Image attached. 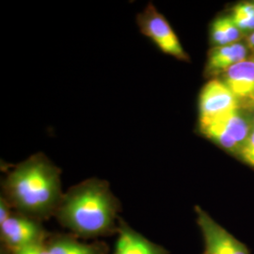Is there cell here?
Returning a JSON list of instances; mask_svg holds the SVG:
<instances>
[{"mask_svg":"<svg viewBox=\"0 0 254 254\" xmlns=\"http://www.w3.org/2000/svg\"><path fill=\"white\" fill-rule=\"evenodd\" d=\"M247 47L238 43L216 46L209 52L205 73L207 75L224 73L232 66L247 60Z\"/></svg>","mask_w":254,"mask_h":254,"instance_id":"9c48e42d","label":"cell"},{"mask_svg":"<svg viewBox=\"0 0 254 254\" xmlns=\"http://www.w3.org/2000/svg\"><path fill=\"white\" fill-rule=\"evenodd\" d=\"M136 23L139 31L163 53L180 61H189V55L185 52L173 27L152 3H149L145 9L137 14Z\"/></svg>","mask_w":254,"mask_h":254,"instance_id":"3957f363","label":"cell"},{"mask_svg":"<svg viewBox=\"0 0 254 254\" xmlns=\"http://www.w3.org/2000/svg\"><path fill=\"white\" fill-rule=\"evenodd\" d=\"M5 198L19 211L46 216L58 210L63 194L61 172L44 154H37L15 166L3 184Z\"/></svg>","mask_w":254,"mask_h":254,"instance_id":"6da1fadb","label":"cell"},{"mask_svg":"<svg viewBox=\"0 0 254 254\" xmlns=\"http://www.w3.org/2000/svg\"><path fill=\"white\" fill-rule=\"evenodd\" d=\"M1 237L11 250L41 241L42 231L36 222L23 216H10L0 224Z\"/></svg>","mask_w":254,"mask_h":254,"instance_id":"ba28073f","label":"cell"},{"mask_svg":"<svg viewBox=\"0 0 254 254\" xmlns=\"http://www.w3.org/2000/svg\"><path fill=\"white\" fill-rule=\"evenodd\" d=\"M218 20L220 26L224 30V33L227 37L228 42L230 45L236 44V42H238L242 38L243 32L236 26L232 17L224 16L218 18Z\"/></svg>","mask_w":254,"mask_h":254,"instance_id":"7c38bea8","label":"cell"},{"mask_svg":"<svg viewBox=\"0 0 254 254\" xmlns=\"http://www.w3.org/2000/svg\"><path fill=\"white\" fill-rule=\"evenodd\" d=\"M240 155L246 163L254 168V129L247 139L242 150L240 151Z\"/></svg>","mask_w":254,"mask_h":254,"instance_id":"5bb4252c","label":"cell"},{"mask_svg":"<svg viewBox=\"0 0 254 254\" xmlns=\"http://www.w3.org/2000/svg\"><path fill=\"white\" fill-rule=\"evenodd\" d=\"M200 130L209 139L232 153H240L253 131L238 109L200 127Z\"/></svg>","mask_w":254,"mask_h":254,"instance_id":"277c9868","label":"cell"},{"mask_svg":"<svg viewBox=\"0 0 254 254\" xmlns=\"http://www.w3.org/2000/svg\"><path fill=\"white\" fill-rule=\"evenodd\" d=\"M50 254H99L95 247L83 244L68 238L55 240L48 246Z\"/></svg>","mask_w":254,"mask_h":254,"instance_id":"8fae6325","label":"cell"},{"mask_svg":"<svg viewBox=\"0 0 254 254\" xmlns=\"http://www.w3.org/2000/svg\"><path fill=\"white\" fill-rule=\"evenodd\" d=\"M160 246L146 239L131 228L123 225L113 254H168Z\"/></svg>","mask_w":254,"mask_h":254,"instance_id":"30bf717a","label":"cell"},{"mask_svg":"<svg viewBox=\"0 0 254 254\" xmlns=\"http://www.w3.org/2000/svg\"><path fill=\"white\" fill-rule=\"evenodd\" d=\"M118 201L106 182L91 179L72 188L57 210L60 220L75 234L100 236L114 224Z\"/></svg>","mask_w":254,"mask_h":254,"instance_id":"7a4b0ae2","label":"cell"},{"mask_svg":"<svg viewBox=\"0 0 254 254\" xmlns=\"http://www.w3.org/2000/svg\"><path fill=\"white\" fill-rule=\"evenodd\" d=\"M248 45H249V47L254 51V31L248 39Z\"/></svg>","mask_w":254,"mask_h":254,"instance_id":"e0dca14e","label":"cell"},{"mask_svg":"<svg viewBox=\"0 0 254 254\" xmlns=\"http://www.w3.org/2000/svg\"><path fill=\"white\" fill-rule=\"evenodd\" d=\"M239 109L233 92L223 81L213 79L200 91L199 98L200 127Z\"/></svg>","mask_w":254,"mask_h":254,"instance_id":"8992f818","label":"cell"},{"mask_svg":"<svg viewBox=\"0 0 254 254\" xmlns=\"http://www.w3.org/2000/svg\"><path fill=\"white\" fill-rule=\"evenodd\" d=\"M9 203L5 198H1L0 201V224L4 223L10 217Z\"/></svg>","mask_w":254,"mask_h":254,"instance_id":"2e32d148","label":"cell"},{"mask_svg":"<svg viewBox=\"0 0 254 254\" xmlns=\"http://www.w3.org/2000/svg\"><path fill=\"white\" fill-rule=\"evenodd\" d=\"M232 18H254V3H242L236 5Z\"/></svg>","mask_w":254,"mask_h":254,"instance_id":"9a60e30c","label":"cell"},{"mask_svg":"<svg viewBox=\"0 0 254 254\" xmlns=\"http://www.w3.org/2000/svg\"><path fill=\"white\" fill-rule=\"evenodd\" d=\"M12 252L13 254H50L48 247L44 245L42 240L18 249H14Z\"/></svg>","mask_w":254,"mask_h":254,"instance_id":"4fadbf2b","label":"cell"},{"mask_svg":"<svg viewBox=\"0 0 254 254\" xmlns=\"http://www.w3.org/2000/svg\"><path fill=\"white\" fill-rule=\"evenodd\" d=\"M195 212L204 242L202 254H251L247 245L220 226L203 209L196 206Z\"/></svg>","mask_w":254,"mask_h":254,"instance_id":"5b68a950","label":"cell"},{"mask_svg":"<svg viewBox=\"0 0 254 254\" xmlns=\"http://www.w3.org/2000/svg\"><path fill=\"white\" fill-rule=\"evenodd\" d=\"M223 82L235 95L239 108L254 107V59L229 68L224 73Z\"/></svg>","mask_w":254,"mask_h":254,"instance_id":"52a82bcc","label":"cell"}]
</instances>
